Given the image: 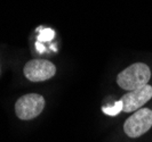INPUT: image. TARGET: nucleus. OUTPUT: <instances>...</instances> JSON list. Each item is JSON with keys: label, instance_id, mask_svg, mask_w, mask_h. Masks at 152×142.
I'll return each mask as SVG.
<instances>
[{"label": "nucleus", "instance_id": "20e7f679", "mask_svg": "<svg viewBox=\"0 0 152 142\" xmlns=\"http://www.w3.org/2000/svg\"><path fill=\"white\" fill-rule=\"evenodd\" d=\"M23 72L31 82H41L53 77L56 73V67L48 60L32 59L25 64Z\"/></svg>", "mask_w": 152, "mask_h": 142}, {"label": "nucleus", "instance_id": "6e6552de", "mask_svg": "<svg viewBox=\"0 0 152 142\" xmlns=\"http://www.w3.org/2000/svg\"><path fill=\"white\" fill-rule=\"evenodd\" d=\"M36 48L38 49V51H39L40 53H44V51L46 50V48H45V47H44L42 45H41V42H39V41L37 42V43H36Z\"/></svg>", "mask_w": 152, "mask_h": 142}, {"label": "nucleus", "instance_id": "f257e3e1", "mask_svg": "<svg viewBox=\"0 0 152 142\" xmlns=\"http://www.w3.org/2000/svg\"><path fill=\"white\" fill-rule=\"evenodd\" d=\"M150 79V67L144 63H135L119 73L117 76V83L121 89L133 91L146 85Z\"/></svg>", "mask_w": 152, "mask_h": 142}, {"label": "nucleus", "instance_id": "423d86ee", "mask_svg": "<svg viewBox=\"0 0 152 142\" xmlns=\"http://www.w3.org/2000/svg\"><path fill=\"white\" fill-rule=\"evenodd\" d=\"M122 107H124L122 101L119 100V101L114 102V105L112 107H103L102 112H104V114H107V115H109V116H115L120 112H122Z\"/></svg>", "mask_w": 152, "mask_h": 142}, {"label": "nucleus", "instance_id": "f03ea898", "mask_svg": "<svg viewBox=\"0 0 152 142\" xmlns=\"http://www.w3.org/2000/svg\"><path fill=\"white\" fill-rule=\"evenodd\" d=\"M152 126V110L141 108L129 116L124 125V131L129 138H138L146 133Z\"/></svg>", "mask_w": 152, "mask_h": 142}, {"label": "nucleus", "instance_id": "39448f33", "mask_svg": "<svg viewBox=\"0 0 152 142\" xmlns=\"http://www.w3.org/2000/svg\"><path fill=\"white\" fill-rule=\"evenodd\" d=\"M152 98V86L146 84L140 89L128 91L121 98L122 112H132L138 110L143 105H145Z\"/></svg>", "mask_w": 152, "mask_h": 142}, {"label": "nucleus", "instance_id": "7ed1b4c3", "mask_svg": "<svg viewBox=\"0 0 152 142\" xmlns=\"http://www.w3.org/2000/svg\"><path fill=\"white\" fill-rule=\"evenodd\" d=\"M45 107V99L37 93H29L18 98L15 104V112L18 118L24 120L36 118Z\"/></svg>", "mask_w": 152, "mask_h": 142}, {"label": "nucleus", "instance_id": "0eeeda50", "mask_svg": "<svg viewBox=\"0 0 152 142\" xmlns=\"http://www.w3.org/2000/svg\"><path fill=\"white\" fill-rule=\"evenodd\" d=\"M55 37V32L52 29H42L40 30L38 34V41L39 42H47L53 40Z\"/></svg>", "mask_w": 152, "mask_h": 142}]
</instances>
